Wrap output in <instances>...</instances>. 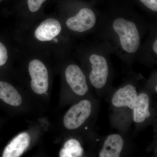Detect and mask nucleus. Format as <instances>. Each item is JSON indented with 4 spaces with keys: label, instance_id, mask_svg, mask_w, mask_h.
<instances>
[{
    "label": "nucleus",
    "instance_id": "obj_1",
    "mask_svg": "<svg viewBox=\"0 0 157 157\" xmlns=\"http://www.w3.org/2000/svg\"><path fill=\"white\" fill-rule=\"evenodd\" d=\"M113 28L119 37L121 45L124 50L133 53L138 50L140 36L135 23L123 18H118L113 21Z\"/></svg>",
    "mask_w": 157,
    "mask_h": 157
},
{
    "label": "nucleus",
    "instance_id": "obj_2",
    "mask_svg": "<svg viewBox=\"0 0 157 157\" xmlns=\"http://www.w3.org/2000/svg\"><path fill=\"white\" fill-rule=\"evenodd\" d=\"M92 111L90 101L83 100L71 107L65 114L64 125L69 130H74L81 126L89 118Z\"/></svg>",
    "mask_w": 157,
    "mask_h": 157
},
{
    "label": "nucleus",
    "instance_id": "obj_3",
    "mask_svg": "<svg viewBox=\"0 0 157 157\" xmlns=\"http://www.w3.org/2000/svg\"><path fill=\"white\" fill-rule=\"evenodd\" d=\"M29 72L32 78L31 88L34 92L38 94L46 93L48 88V77L45 65L39 60H33L29 64Z\"/></svg>",
    "mask_w": 157,
    "mask_h": 157
},
{
    "label": "nucleus",
    "instance_id": "obj_4",
    "mask_svg": "<svg viewBox=\"0 0 157 157\" xmlns=\"http://www.w3.org/2000/svg\"><path fill=\"white\" fill-rule=\"evenodd\" d=\"M92 70L89 78L92 85L97 89H101L106 84L109 69L106 59L104 56L93 54L90 58Z\"/></svg>",
    "mask_w": 157,
    "mask_h": 157
},
{
    "label": "nucleus",
    "instance_id": "obj_5",
    "mask_svg": "<svg viewBox=\"0 0 157 157\" xmlns=\"http://www.w3.org/2000/svg\"><path fill=\"white\" fill-rule=\"evenodd\" d=\"M96 22L95 14L88 8L81 9L75 16L67 20V25L70 29L82 33L94 27Z\"/></svg>",
    "mask_w": 157,
    "mask_h": 157
},
{
    "label": "nucleus",
    "instance_id": "obj_6",
    "mask_svg": "<svg viewBox=\"0 0 157 157\" xmlns=\"http://www.w3.org/2000/svg\"><path fill=\"white\" fill-rule=\"evenodd\" d=\"M65 76L68 84L77 95L84 96L88 91L86 76L77 65L68 66L65 71Z\"/></svg>",
    "mask_w": 157,
    "mask_h": 157
},
{
    "label": "nucleus",
    "instance_id": "obj_7",
    "mask_svg": "<svg viewBox=\"0 0 157 157\" xmlns=\"http://www.w3.org/2000/svg\"><path fill=\"white\" fill-rule=\"evenodd\" d=\"M137 96L136 87L132 85L128 84L114 93L111 101L115 107H126L133 109Z\"/></svg>",
    "mask_w": 157,
    "mask_h": 157
},
{
    "label": "nucleus",
    "instance_id": "obj_8",
    "mask_svg": "<svg viewBox=\"0 0 157 157\" xmlns=\"http://www.w3.org/2000/svg\"><path fill=\"white\" fill-rule=\"evenodd\" d=\"M61 29L58 21L54 18H48L41 23L36 29L35 37L42 42L51 41L60 33Z\"/></svg>",
    "mask_w": 157,
    "mask_h": 157
},
{
    "label": "nucleus",
    "instance_id": "obj_9",
    "mask_svg": "<svg viewBox=\"0 0 157 157\" xmlns=\"http://www.w3.org/2000/svg\"><path fill=\"white\" fill-rule=\"evenodd\" d=\"M124 141L118 134L109 135L104 140L103 147L99 153L100 157H119L123 149Z\"/></svg>",
    "mask_w": 157,
    "mask_h": 157
},
{
    "label": "nucleus",
    "instance_id": "obj_10",
    "mask_svg": "<svg viewBox=\"0 0 157 157\" xmlns=\"http://www.w3.org/2000/svg\"><path fill=\"white\" fill-rule=\"evenodd\" d=\"M30 142V137L26 132L17 135L6 147L4 150L3 157L20 156L28 148Z\"/></svg>",
    "mask_w": 157,
    "mask_h": 157
},
{
    "label": "nucleus",
    "instance_id": "obj_11",
    "mask_svg": "<svg viewBox=\"0 0 157 157\" xmlns=\"http://www.w3.org/2000/svg\"><path fill=\"white\" fill-rule=\"evenodd\" d=\"M150 99L147 94L141 93L137 96L133 108V120L137 124L145 121L150 117L149 111Z\"/></svg>",
    "mask_w": 157,
    "mask_h": 157
},
{
    "label": "nucleus",
    "instance_id": "obj_12",
    "mask_svg": "<svg viewBox=\"0 0 157 157\" xmlns=\"http://www.w3.org/2000/svg\"><path fill=\"white\" fill-rule=\"evenodd\" d=\"M0 99L6 104L17 107L22 102V98L17 90L11 84L0 81Z\"/></svg>",
    "mask_w": 157,
    "mask_h": 157
},
{
    "label": "nucleus",
    "instance_id": "obj_13",
    "mask_svg": "<svg viewBox=\"0 0 157 157\" xmlns=\"http://www.w3.org/2000/svg\"><path fill=\"white\" fill-rule=\"evenodd\" d=\"M83 148L76 139H71L65 143L59 152L60 157H80L83 155Z\"/></svg>",
    "mask_w": 157,
    "mask_h": 157
},
{
    "label": "nucleus",
    "instance_id": "obj_14",
    "mask_svg": "<svg viewBox=\"0 0 157 157\" xmlns=\"http://www.w3.org/2000/svg\"><path fill=\"white\" fill-rule=\"evenodd\" d=\"M46 0H28L29 9L32 12H36L39 10L43 3Z\"/></svg>",
    "mask_w": 157,
    "mask_h": 157
},
{
    "label": "nucleus",
    "instance_id": "obj_15",
    "mask_svg": "<svg viewBox=\"0 0 157 157\" xmlns=\"http://www.w3.org/2000/svg\"><path fill=\"white\" fill-rule=\"evenodd\" d=\"M8 51L5 45L0 42V67L5 65L8 59Z\"/></svg>",
    "mask_w": 157,
    "mask_h": 157
},
{
    "label": "nucleus",
    "instance_id": "obj_16",
    "mask_svg": "<svg viewBox=\"0 0 157 157\" xmlns=\"http://www.w3.org/2000/svg\"><path fill=\"white\" fill-rule=\"evenodd\" d=\"M144 5L152 11H157V0H140Z\"/></svg>",
    "mask_w": 157,
    "mask_h": 157
},
{
    "label": "nucleus",
    "instance_id": "obj_17",
    "mask_svg": "<svg viewBox=\"0 0 157 157\" xmlns=\"http://www.w3.org/2000/svg\"><path fill=\"white\" fill-rule=\"evenodd\" d=\"M153 49L155 53H157V40H155L153 45Z\"/></svg>",
    "mask_w": 157,
    "mask_h": 157
},
{
    "label": "nucleus",
    "instance_id": "obj_18",
    "mask_svg": "<svg viewBox=\"0 0 157 157\" xmlns=\"http://www.w3.org/2000/svg\"><path fill=\"white\" fill-rule=\"evenodd\" d=\"M157 86H156L155 87V90L156 92H157Z\"/></svg>",
    "mask_w": 157,
    "mask_h": 157
}]
</instances>
